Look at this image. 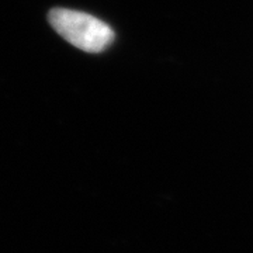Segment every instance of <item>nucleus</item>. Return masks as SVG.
Returning a JSON list of instances; mask_svg holds the SVG:
<instances>
[{"label": "nucleus", "mask_w": 253, "mask_h": 253, "mask_svg": "<svg viewBox=\"0 0 253 253\" xmlns=\"http://www.w3.org/2000/svg\"><path fill=\"white\" fill-rule=\"evenodd\" d=\"M48 20L59 36L84 52H101L114 41V31L109 24L87 13L54 9Z\"/></svg>", "instance_id": "obj_1"}]
</instances>
